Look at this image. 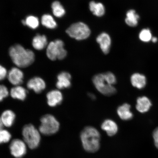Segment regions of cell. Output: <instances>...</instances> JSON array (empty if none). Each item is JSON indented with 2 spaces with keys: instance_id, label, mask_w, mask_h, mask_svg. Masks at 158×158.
<instances>
[{
  "instance_id": "6da1fadb",
  "label": "cell",
  "mask_w": 158,
  "mask_h": 158,
  "mask_svg": "<svg viewBox=\"0 0 158 158\" xmlns=\"http://www.w3.org/2000/svg\"><path fill=\"white\" fill-rule=\"evenodd\" d=\"M9 55L14 64L19 68H27L35 60V55L33 51L25 49L19 44L10 47Z\"/></svg>"
},
{
  "instance_id": "7a4b0ae2",
  "label": "cell",
  "mask_w": 158,
  "mask_h": 158,
  "mask_svg": "<svg viewBox=\"0 0 158 158\" xmlns=\"http://www.w3.org/2000/svg\"><path fill=\"white\" fill-rule=\"evenodd\" d=\"M80 138L83 147L86 151L94 153L99 149L100 134L96 128L86 127L81 133Z\"/></svg>"
},
{
  "instance_id": "3957f363",
  "label": "cell",
  "mask_w": 158,
  "mask_h": 158,
  "mask_svg": "<svg viewBox=\"0 0 158 158\" xmlns=\"http://www.w3.org/2000/svg\"><path fill=\"white\" fill-rule=\"evenodd\" d=\"M40 133L32 124H28L23 127L22 135L23 141L27 147L33 149L38 147L41 141Z\"/></svg>"
},
{
  "instance_id": "277c9868",
  "label": "cell",
  "mask_w": 158,
  "mask_h": 158,
  "mask_svg": "<svg viewBox=\"0 0 158 158\" xmlns=\"http://www.w3.org/2000/svg\"><path fill=\"white\" fill-rule=\"evenodd\" d=\"M40 122L39 130L43 135H52L59 131L60 124L52 114H46L43 116L41 118Z\"/></svg>"
},
{
  "instance_id": "5b68a950",
  "label": "cell",
  "mask_w": 158,
  "mask_h": 158,
  "mask_svg": "<svg viewBox=\"0 0 158 158\" xmlns=\"http://www.w3.org/2000/svg\"><path fill=\"white\" fill-rule=\"evenodd\" d=\"M47 56L50 60H62L67 56V51L64 48V43L60 40L51 41L47 46Z\"/></svg>"
},
{
  "instance_id": "8992f818",
  "label": "cell",
  "mask_w": 158,
  "mask_h": 158,
  "mask_svg": "<svg viewBox=\"0 0 158 158\" xmlns=\"http://www.w3.org/2000/svg\"><path fill=\"white\" fill-rule=\"evenodd\" d=\"M69 36L78 40L87 39L90 35V29L87 25L82 22L74 23L66 30Z\"/></svg>"
},
{
  "instance_id": "52a82bcc",
  "label": "cell",
  "mask_w": 158,
  "mask_h": 158,
  "mask_svg": "<svg viewBox=\"0 0 158 158\" xmlns=\"http://www.w3.org/2000/svg\"><path fill=\"white\" fill-rule=\"evenodd\" d=\"M92 81L98 91L104 95H113L116 92V89L114 86L110 84L106 81L103 74L95 75L93 78Z\"/></svg>"
},
{
  "instance_id": "ba28073f",
  "label": "cell",
  "mask_w": 158,
  "mask_h": 158,
  "mask_svg": "<svg viewBox=\"0 0 158 158\" xmlns=\"http://www.w3.org/2000/svg\"><path fill=\"white\" fill-rule=\"evenodd\" d=\"M27 146L24 141L19 139L12 140L10 145L11 155L15 158H21L26 154Z\"/></svg>"
},
{
  "instance_id": "9c48e42d",
  "label": "cell",
  "mask_w": 158,
  "mask_h": 158,
  "mask_svg": "<svg viewBox=\"0 0 158 158\" xmlns=\"http://www.w3.org/2000/svg\"><path fill=\"white\" fill-rule=\"evenodd\" d=\"M7 78L9 82L15 86H18L23 82V77L22 71L17 68H13L8 73Z\"/></svg>"
},
{
  "instance_id": "30bf717a",
  "label": "cell",
  "mask_w": 158,
  "mask_h": 158,
  "mask_svg": "<svg viewBox=\"0 0 158 158\" xmlns=\"http://www.w3.org/2000/svg\"><path fill=\"white\" fill-rule=\"evenodd\" d=\"M29 89L32 90L37 94L41 93L46 87V84L44 80L39 77H34L30 80L27 84Z\"/></svg>"
},
{
  "instance_id": "8fae6325",
  "label": "cell",
  "mask_w": 158,
  "mask_h": 158,
  "mask_svg": "<svg viewBox=\"0 0 158 158\" xmlns=\"http://www.w3.org/2000/svg\"><path fill=\"white\" fill-rule=\"evenodd\" d=\"M96 41L99 44L102 52L105 54H108L111 45V40L109 35L106 33H102L97 37Z\"/></svg>"
},
{
  "instance_id": "7c38bea8",
  "label": "cell",
  "mask_w": 158,
  "mask_h": 158,
  "mask_svg": "<svg viewBox=\"0 0 158 158\" xmlns=\"http://www.w3.org/2000/svg\"><path fill=\"white\" fill-rule=\"evenodd\" d=\"M47 103L51 107H55L60 104L63 100L62 93L58 90L50 91L47 94Z\"/></svg>"
},
{
  "instance_id": "4fadbf2b",
  "label": "cell",
  "mask_w": 158,
  "mask_h": 158,
  "mask_svg": "<svg viewBox=\"0 0 158 158\" xmlns=\"http://www.w3.org/2000/svg\"><path fill=\"white\" fill-rule=\"evenodd\" d=\"M72 77L69 73L63 72L57 76V81L56 84L57 88L59 89L68 88L71 86Z\"/></svg>"
},
{
  "instance_id": "5bb4252c",
  "label": "cell",
  "mask_w": 158,
  "mask_h": 158,
  "mask_svg": "<svg viewBox=\"0 0 158 158\" xmlns=\"http://www.w3.org/2000/svg\"><path fill=\"white\" fill-rule=\"evenodd\" d=\"M136 102V109L141 113H145L149 111L152 106L151 100L147 96L140 97L137 99Z\"/></svg>"
},
{
  "instance_id": "9a60e30c",
  "label": "cell",
  "mask_w": 158,
  "mask_h": 158,
  "mask_svg": "<svg viewBox=\"0 0 158 158\" xmlns=\"http://www.w3.org/2000/svg\"><path fill=\"white\" fill-rule=\"evenodd\" d=\"M130 82L134 88L142 89L146 86L147 80L144 75L139 73H135L132 75L130 78Z\"/></svg>"
},
{
  "instance_id": "2e32d148",
  "label": "cell",
  "mask_w": 158,
  "mask_h": 158,
  "mask_svg": "<svg viewBox=\"0 0 158 158\" xmlns=\"http://www.w3.org/2000/svg\"><path fill=\"white\" fill-rule=\"evenodd\" d=\"M102 129L110 136L115 135L118 130V126L115 122L111 119L105 120L101 125Z\"/></svg>"
},
{
  "instance_id": "e0dca14e",
  "label": "cell",
  "mask_w": 158,
  "mask_h": 158,
  "mask_svg": "<svg viewBox=\"0 0 158 158\" xmlns=\"http://www.w3.org/2000/svg\"><path fill=\"white\" fill-rule=\"evenodd\" d=\"M131 106L127 103H124L118 108V115L122 120H131L133 118V114L131 112Z\"/></svg>"
},
{
  "instance_id": "ac0fdd59",
  "label": "cell",
  "mask_w": 158,
  "mask_h": 158,
  "mask_svg": "<svg viewBox=\"0 0 158 158\" xmlns=\"http://www.w3.org/2000/svg\"><path fill=\"white\" fill-rule=\"evenodd\" d=\"M1 118L4 126L10 127L14 123L16 116L15 114L13 111L7 110L2 113Z\"/></svg>"
},
{
  "instance_id": "d6986e66",
  "label": "cell",
  "mask_w": 158,
  "mask_h": 158,
  "mask_svg": "<svg viewBox=\"0 0 158 158\" xmlns=\"http://www.w3.org/2000/svg\"><path fill=\"white\" fill-rule=\"evenodd\" d=\"M10 94L13 98L24 101L27 98V92L24 88L18 85L11 88Z\"/></svg>"
},
{
  "instance_id": "ffe728a7",
  "label": "cell",
  "mask_w": 158,
  "mask_h": 158,
  "mask_svg": "<svg viewBox=\"0 0 158 158\" xmlns=\"http://www.w3.org/2000/svg\"><path fill=\"white\" fill-rule=\"evenodd\" d=\"M32 46L37 50H42L47 45V39L44 35L37 34L33 39Z\"/></svg>"
},
{
  "instance_id": "44dd1931",
  "label": "cell",
  "mask_w": 158,
  "mask_h": 158,
  "mask_svg": "<svg viewBox=\"0 0 158 158\" xmlns=\"http://www.w3.org/2000/svg\"><path fill=\"white\" fill-rule=\"evenodd\" d=\"M139 19V15L136 13V11L134 10H130L126 13L125 22L129 26L135 27L137 25Z\"/></svg>"
},
{
  "instance_id": "7402d4cb",
  "label": "cell",
  "mask_w": 158,
  "mask_h": 158,
  "mask_svg": "<svg viewBox=\"0 0 158 158\" xmlns=\"http://www.w3.org/2000/svg\"><path fill=\"white\" fill-rule=\"evenodd\" d=\"M89 7L93 14L98 17L102 16L105 13V8L104 6L101 3L91 2L89 5Z\"/></svg>"
},
{
  "instance_id": "603a6c76",
  "label": "cell",
  "mask_w": 158,
  "mask_h": 158,
  "mask_svg": "<svg viewBox=\"0 0 158 158\" xmlns=\"http://www.w3.org/2000/svg\"><path fill=\"white\" fill-rule=\"evenodd\" d=\"M41 23L47 28L53 29L57 27V23L52 15L49 14L43 15L41 18Z\"/></svg>"
},
{
  "instance_id": "cb8c5ba5",
  "label": "cell",
  "mask_w": 158,
  "mask_h": 158,
  "mask_svg": "<svg viewBox=\"0 0 158 158\" xmlns=\"http://www.w3.org/2000/svg\"><path fill=\"white\" fill-rule=\"evenodd\" d=\"M51 7L52 10L53 14L55 17L61 18L65 15V10L62 5L61 4L60 2L55 1L52 3Z\"/></svg>"
},
{
  "instance_id": "d4e9b609",
  "label": "cell",
  "mask_w": 158,
  "mask_h": 158,
  "mask_svg": "<svg viewBox=\"0 0 158 158\" xmlns=\"http://www.w3.org/2000/svg\"><path fill=\"white\" fill-rule=\"evenodd\" d=\"M25 20V25L27 26L31 29H35L39 27V19L34 16H29L27 17Z\"/></svg>"
},
{
  "instance_id": "484cf974",
  "label": "cell",
  "mask_w": 158,
  "mask_h": 158,
  "mask_svg": "<svg viewBox=\"0 0 158 158\" xmlns=\"http://www.w3.org/2000/svg\"><path fill=\"white\" fill-rule=\"evenodd\" d=\"M152 34L151 31L149 29H144L140 31L139 37L142 41L144 43H148L151 41Z\"/></svg>"
},
{
  "instance_id": "4316f807",
  "label": "cell",
  "mask_w": 158,
  "mask_h": 158,
  "mask_svg": "<svg viewBox=\"0 0 158 158\" xmlns=\"http://www.w3.org/2000/svg\"><path fill=\"white\" fill-rule=\"evenodd\" d=\"M11 138L10 133L6 130H0V144L8 143Z\"/></svg>"
},
{
  "instance_id": "83f0119b",
  "label": "cell",
  "mask_w": 158,
  "mask_h": 158,
  "mask_svg": "<svg viewBox=\"0 0 158 158\" xmlns=\"http://www.w3.org/2000/svg\"><path fill=\"white\" fill-rule=\"evenodd\" d=\"M105 79L109 84L114 85L116 82V78L113 73L108 72L103 74Z\"/></svg>"
},
{
  "instance_id": "f1b7e54d",
  "label": "cell",
  "mask_w": 158,
  "mask_h": 158,
  "mask_svg": "<svg viewBox=\"0 0 158 158\" xmlns=\"http://www.w3.org/2000/svg\"><path fill=\"white\" fill-rule=\"evenodd\" d=\"M8 90L6 87L3 85H0V102L9 95Z\"/></svg>"
},
{
  "instance_id": "f546056e",
  "label": "cell",
  "mask_w": 158,
  "mask_h": 158,
  "mask_svg": "<svg viewBox=\"0 0 158 158\" xmlns=\"http://www.w3.org/2000/svg\"><path fill=\"white\" fill-rule=\"evenodd\" d=\"M7 74L6 69L0 64V81L4 80L7 76Z\"/></svg>"
},
{
  "instance_id": "4dcf8cb0",
  "label": "cell",
  "mask_w": 158,
  "mask_h": 158,
  "mask_svg": "<svg viewBox=\"0 0 158 158\" xmlns=\"http://www.w3.org/2000/svg\"><path fill=\"white\" fill-rule=\"evenodd\" d=\"M153 137L155 145L158 149V127L154 130L153 133Z\"/></svg>"
},
{
  "instance_id": "1f68e13d",
  "label": "cell",
  "mask_w": 158,
  "mask_h": 158,
  "mask_svg": "<svg viewBox=\"0 0 158 158\" xmlns=\"http://www.w3.org/2000/svg\"><path fill=\"white\" fill-rule=\"evenodd\" d=\"M158 39L156 37H152L151 41L153 43H156L157 42Z\"/></svg>"
},
{
  "instance_id": "d6a6232c",
  "label": "cell",
  "mask_w": 158,
  "mask_h": 158,
  "mask_svg": "<svg viewBox=\"0 0 158 158\" xmlns=\"http://www.w3.org/2000/svg\"><path fill=\"white\" fill-rule=\"evenodd\" d=\"M89 96L93 100H94L96 99V96L92 94H89Z\"/></svg>"
},
{
  "instance_id": "836d02e7",
  "label": "cell",
  "mask_w": 158,
  "mask_h": 158,
  "mask_svg": "<svg viewBox=\"0 0 158 158\" xmlns=\"http://www.w3.org/2000/svg\"><path fill=\"white\" fill-rule=\"evenodd\" d=\"M3 127L4 126L2 122L1 118L0 117V130L3 129Z\"/></svg>"
}]
</instances>
